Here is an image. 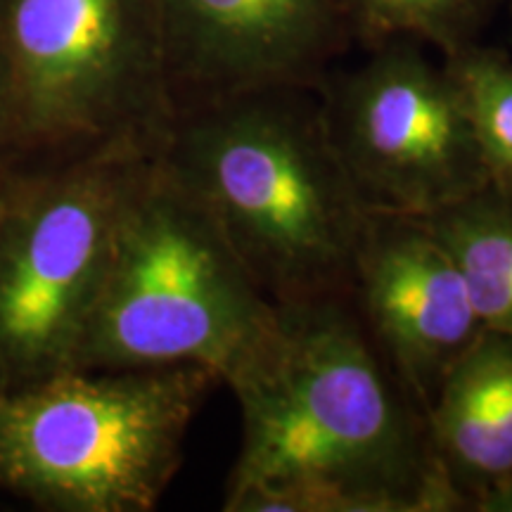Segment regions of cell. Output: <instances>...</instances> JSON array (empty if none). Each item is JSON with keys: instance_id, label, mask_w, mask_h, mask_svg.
<instances>
[{"instance_id": "1", "label": "cell", "mask_w": 512, "mask_h": 512, "mask_svg": "<svg viewBox=\"0 0 512 512\" xmlns=\"http://www.w3.org/2000/svg\"><path fill=\"white\" fill-rule=\"evenodd\" d=\"M228 387L242 444L223 510L465 512L351 299L278 306L271 339Z\"/></svg>"}, {"instance_id": "2", "label": "cell", "mask_w": 512, "mask_h": 512, "mask_svg": "<svg viewBox=\"0 0 512 512\" xmlns=\"http://www.w3.org/2000/svg\"><path fill=\"white\" fill-rule=\"evenodd\" d=\"M157 155L275 306L351 299L370 209L332 145L318 88L197 102L176 112Z\"/></svg>"}, {"instance_id": "3", "label": "cell", "mask_w": 512, "mask_h": 512, "mask_svg": "<svg viewBox=\"0 0 512 512\" xmlns=\"http://www.w3.org/2000/svg\"><path fill=\"white\" fill-rule=\"evenodd\" d=\"M278 306L159 155L128 192L67 368L200 366L230 382L264 349Z\"/></svg>"}, {"instance_id": "4", "label": "cell", "mask_w": 512, "mask_h": 512, "mask_svg": "<svg viewBox=\"0 0 512 512\" xmlns=\"http://www.w3.org/2000/svg\"><path fill=\"white\" fill-rule=\"evenodd\" d=\"M64 370L0 394V477L64 510H152L219 375L200 366Z\"/></svg>"}, {"instance_id": "5", "label": "cell", "mask_w": 512, "mask_h": 512, "mask_svg": "<svg viewBox=\"0 0 512 512\" xmlns=\"http://www.w3.org/2000/svg\"><path fill=\"white\" fill-rule=\"evenodd\" d=\"M0 53L34 131L159 152L176 100L155 0H0Z\"/></svg>"}, {"instance_id": "6", "label": "cell", "mask_w": 512, "mask_h": 512, "mask_svg": "<svg viewBox=\"0 0 512 512\" xmlns=\"http://www.w3.org/2000/svg\"><path fill=\"white\" fill-rule=\"evenodd\" d=\"M318 98L332 145L370 211L430 219L489 188L444 64L420 43H377L366 62L320 83Z\"/></svg>"}, {"instance_id": "7", "label": "cell", "mask_w": 512, "mask_h": 512, "mask_svg": "<svg viewBox=\"0 0 512 512\" xmlns=\"http://www.w3.org/2000/svg\"><path fill=\"white\" fill-rule=\"evenodd\" d=\"M157 152L117 147L43 195L0 245V347L17 361H72L98 297L114 228Z\"/></svg>"}, {"instance_id": "8", "label": "cell", "mask_w": 512, "mask_h": 512, "mask_svg": "<svg viewBox=\"0 0 512 512\" xmlns=\"http://www.w3.org/2000/svg\"><path fill=\"white\" fill-rule=\"evenodd\" d=\"M351 304L427 420L441 380L482 332L458 261L420 216L370 211Z\"/></svg>"}, {"instance_id": "9", "label": "cell", "mask_w": 512, "mask_h": 512, "mask_svg": "<svg viewBox=\"0 0 512 512\" xmlns=\"http://www.w3.org/2000/svg\"><path fill=\"white\" fill-rule=\"evenodd\" d=\"M155 3L174 100L185 91L192 105L273 88L316 91L354 41L339 0Z\"/></svg>"}, {"instance_id": "10", "label": "cell", "mask_w": 512, "mask_h": 512, "mask_svg": "<svg viewBox=\"0 0 512 512\" xmlns=\"http://www.w3.org/2000/svg\"><path fill=\"white\" fill-rule=\"evenodd\" d=\"M427 434L441 475L463 510L512 479V339L486 330L441 380L427 411Z\"/></svg>"}, {"instance_id": "11", "label": "cell", "mask_w": 512, "mask_h": 512, "mask_svg": "<svg viewBox=\"0 0 512 512\" xmlns=\"http://www.w3.org/2000/svg\"><path fill=\"white\" fill-rule=\"evenodd\" d=\"M425 221L458 261L482 328L512 339V197L486 188Z\"/></svg>"}, {"instance_id": "12", "label": "cell", "mask_w": 512, "mask_h": 512, "mask_svg": "<svg viewBox=\"0 0 512 512\" xmlns=\"http://www.w3.org/2000/svg\"><path fill=\"white\" fill-rule=\"evenodd\" d=\"M441 57L477 143L489 188L512 197V57L479 41Z\"/></svg>"}, {"instance_id": "13", "label": "cell", "mask_w": 512, "mask_h": 512, "mask_svg": "<svg viewBox=\"0 0 512 512\" xmlns=\"http://www.w3.org/2000/svg\"><path fill=\"white\" fill-rule=\"evenodd\" d=\"M498 0H339L354 38L377 43L406 38L441 55L479 41Z\"/></svg>"}, {"instance_id": "14", "label": "cell", "mask_w": 512, "mask_h": 512, "mask_svg": "<svg viewBox=\"0 0 512 512\" xmlns=\"http://www.w3.org/2000/svg\"><path fill=\"white\" fill-rule=\"evenodd\" d=\"M12 107L10 98V79H8V67H5L3 53H0V114Z\"/></svg>"}, {"instance_id": "15", "label": "cell", "mask_w": 512, "mask_h": 512, "mask_svg": "<svg viewBox=\"0 0 512 512\" xmlns=\"http://www.w3.org/2000/svg\"><path fill=\"white\" fill-rule=\"evenodd\" d=\"M510 3H512V0H510Z\"/></svg>"}]
</instances>
